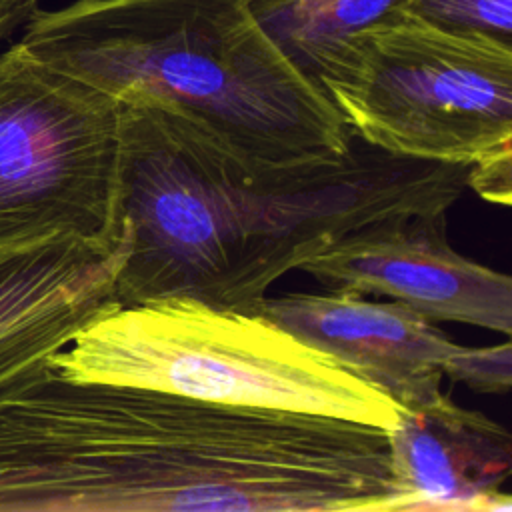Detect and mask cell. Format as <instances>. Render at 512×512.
<instances>
[{"label":"cell","mask_w":512,"mask_h":512,"mask_svg":"<svg viewBox=\"0 0 512 512\" xmlns=\"http://www.w3.org/2000/svg\"><path fill=\"white\" fill-rule=\"evenodd\" d=\"M388 440L46 368L0 402V512H392Z\"/></svg>","instance_id":"obj_1"},{"label":"cell","mask_w":512,"mask_h":512,"mask_svg":"<svg viewBox=\"0 0 512 512\" xmlns=\"http://www.w3.org/2000/svg\"><path fill=\"white\" fill-rule=\"evenodd\" d=\"M122 104L120 212L130 232L120 306L184 296L250 312L268 288L350 230L448 212L470 164L396 156L354 136L336 158H254L152 100Z\"/></svg>","instance_id":"obj_2"},{"label":"cell","mask_w":512,"mask_h":512,"mask_svg":"<svg viewBox=\"0 0 512 512\" xmlns=\"http://www.w3.org/2000/svg\"><path fill=\"white\" fill-rule=\"evenodd\" d=\"M20 44L120 102L174 106L254 158H336L354 142L250 0H76L32 10Z\"/></svg>","instance_id":"obj_3"},{"label":"cell","mask_w":512,"mask_h":512,"mask_svg":"<svg viewBox=\"0 0 512 512\" xmlns=\"http://www.w3.org/2000/svg\"><path fill=\"white\" fill-rule=\"evenodd\" d=\"M48 366L76 382L328 416L384 434L400 418L394 398L276 322L184 296L118 306L86 324Z\"/></svg>","instance_id":"obj_4"},{"label":"cell","mask_w":512,"mask_h":512,"mask_svg":"<svg viewBox=\"0 0 512 512\" xmlns=\"http://www.w3.org/2000/svg\"><path fill=\"white\" fill-rule=\"evenodd\" d=\"M316 82L356 138L396 156L472 164L512 142V42L488 34L402 12L348 36Z\"/></svg>","instance_id":"obj_5"},{"label":"cell","mask_w":512,"mask_h":512,"mask_svg":"<svg viewBox=\"0 0 512 512\" xmlns=\"http://www.w3.org/2000/svg\"><path fill=\"white\" fill-rule=\"evenodd\" d=\"M122 104L30 54H0V248L80 238L114 248Z\"/></svg>","instance_id":"obj_6"},{"label":"cell","mask_w":512,"mask_h":512,"mask_svg":"<svg viewBox=\"0 0 512 512\" xmlns=\"http://www.w3.org/2000/svg\"><path fill=\"white\" fill-rule=\"evenodd\" d=\"M300 270L326 290L384 296L430 322L512 332V278L456 252L444 210L392 214L358 226Z\"/></svg>","instance_id":"obj_7"},{"label":"cell","mask_w":512,"mask_h":512,"mask_svg":"<svg viewBox=\"0 0 512 512\" xmlns=\"http://www.w3.org/2000/svg\"><path fill=\"white\" fill-rule=\"evenodd\" d=\"M114 248L50 238L0 248V402L48 368L92 320L116 310L130 232Z\"/></svg>","instance_id":"obj_8"},{"label":"cell","mask_w":512,"mask_h":512,"mask_svg":"<svg viewBox=\"0 0 512 512\" xmlns=\"http://www.w3.org/2000/svg\"><path fill=\"white\" fill-rule=\"evenodd\" d=\"M256 312L324 350L400 408L438 396L442 370L458 344L434 322L394 300L352 290L264 296Z\"/></svg>","instance_id":"obj_9"},{"label":"cell","mask_w":512,"mask_h":512,"mask_svg":"<svg viewBox=\"0 0 512 512\" xmlns=\"http://www.w3.org/2000/svg\"><path fill=\"white\" fill-rule=\"evenodd\" d=\"M386 440L392 510H512V436L486 414L440 392L400 408Z\"/></svg>","instance_id":"obj_10"},{"label":"cell","mask_w":512,"mask_h":512,"mask_svg":"<svg viewBox=\"0 0 512 512\" xmlns=\"http://www.w3.org/2000/svg\"><path fill=\"white\" fill-rule=\"evenodd\" d=\"M256 16L286 54L316 80L318 72L354 32L412 12L416 0H250Z\"/></svg>","instance_id":"obj_11"},{"label":"cell","mask_w":512,"mask_h":512,"mask_svg":"<svg viewBox=\"0 0 512 512\" xmlns=\"http://www.w3.org/2000/svg\"><path fill=\"white\" fill-rule=\"evenodd\" d=\"M412 12L450 30L512 42V0H416Z\"/></svg>","instance_id":"obj_12"},{"label":"cell","mask_w":512,"mask_h":512,"mask_svg":"<svg viewBox=\"0 0 512 512\" xmlns=\"http://www.w3.org/2000/svg\"><path fill=\"white\" fill-rule=\"evenodd\" d=\"M442 374L482 394H506L512 386V346L506 338L494 346H460Z\"/></svg>","instance_id":"obj_13"},{"label":"cell","mask_w":512,"mask_h":512,"mask_svg":"<svg viewBox=\"0 0 512 512\" xmlns=\"http://www.w3.org/2000/svg\"><path fill=\"white\" fill-rule=\"evenodd\" d=\"M468 190L488 202L510 206L512 200V142L484 154L468 166Z\"/></svg>","instance_id":"obj_14"},{"label":"cell","mask_w":512,"mask_h":512,"mask_svg":"<svg viewBox=\"0 0 512 512\" xmlns=\"http://www.w3.org/2000/svg\"><path fill=\"white\" fill-rule=\"evenodd\" d=\"M40 0H0V42L26 22Z\"/></svg>","instance_id":"obj_15"},{"label":"cell","mask_w":512,"mask_h":512,"mask_svg":"<svg viewBox=\"0 0 512 512\" xmlns=\"http://www.w3.org/2000/svg\"><path fill=\"white\" fill-rule=\"evenodd\" d=\"M294 4H306V2H312V0H292Z\"/></svg>","instance_id":"obj_16"}]
</instances>
